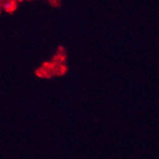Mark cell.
<instances>
[{
	"instance_id": "6da1fadb",
	"label": "cell",
	"mask_w": 159,
	"mask_h": 159,
	"mask_svg": "<svg viewBox=\"0 0 159 159\" xmlns=\"http://www.w3.org/2000/svg\"><path fill=\"white\" fill-rule=\"evenodd\" d=\"M5 9L6 10H11V8H13V2H8L5 4Z\"/></svg>"
}]
</instances>
